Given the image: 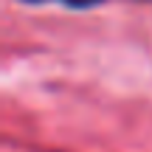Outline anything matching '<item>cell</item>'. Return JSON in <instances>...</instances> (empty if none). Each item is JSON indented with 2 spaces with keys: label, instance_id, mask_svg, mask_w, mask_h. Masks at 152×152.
Returning a JSON list of instances; mask_svg holds the SVG:
<instances>
[{
  "label": "cell",
  "instance_id": "1",
  "mask_svg": "<svg viewBox=\"0 0 152 152\" xmlns=\"http://www.w3.org/2000/svg\"><path fill=\"white\" fill-rule=\"evenodd\" d=\"M20 3H26V6H48V3H59V6H65V9H76V11H85V9H96V6H102V3H107V0H20Z\"/></svg>",
  "mask_w": 152,
  "mask_h": 152
},
{
  "label": "cell",
  "instance_id": "2",
  "mask_svg": "<svg viewBox=\"0 0 152 152\" xmlns=\"http://www.w3.org/2000/svg\"><path fill=\"white\" fill-rule=\"evenodd\" d=\"M138 3H152V0H138Z\"/></svg>",
  "mask_w": 152,
  "mask_h": 152
}]
</instances>
